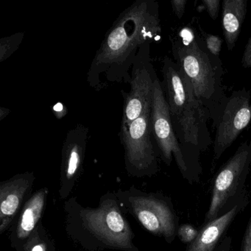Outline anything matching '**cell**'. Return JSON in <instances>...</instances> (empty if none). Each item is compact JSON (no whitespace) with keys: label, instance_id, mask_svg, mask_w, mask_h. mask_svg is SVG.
I'll return each mask as SVG.
<instances>
[{"label":"cell","instance_id":"25","mask_svg":"<svg viewBox=\"0 0 251 251\" xmlns=\"http://www.w3.org/2000/svg\"><path fill=\"white\" fill-rule=\"evenodd\" d=\"M30 251H46V247L44 244H36L31 248Z\"/></svg>","mask_w":251,"mask_h":251},{"label":"cell","instance_id":"9","mask_svg":"<svg viewBox=\"0 0 251 251\" xmlns=\"http://www.w3.org/2000/svg\"><path fill=\"white\" fill-rule=\"evenodd\" d=\"M135 214L142 226L151 233L162 236L168 242L174 240L178 230V217L167 198L139 197L131 199Z\"/></svg>","mask_w":251,"mask_h":251},{"label":"cell","instance_id":"16","mask_svg":"<svg viewBox=\"0 0 251 251\" xmlns=\"http://www.w3.org/2000/svg\"><path fill=\"white\" fill-rule=\"evenodd\" d=\"M24 37V33H18L0 39V62L6 61L19 49Z\"/></svg>","mask_w":251,"mask_h":251},{"label":"cell","instance_id":"7","mask_svg":"<svg viewBox=\"0 0 251 251\" xmlns=\"http://www.w3.org/2000/svg\"><path fill=\"white\" fill-rule=\"evenodd\" d=\"M151 108L129 126H121L120 140L125 150L126 162L139 172H155L157 156L151 140Z\"/></svg>","mask_w":251,"mask_h":251},{"label":"cell","instance_id":"2","mask_svg":"<svg viewBox=\"0 0 251 251\" xmlns=\"http://www.w3.org/2000/svg\"><path fill=\"white\" fill-rule=\"evenodd\" d=\"M161 72V85L176 136L192 167L201 176L200 153L211 144L207 127L209 113L197 99L190 80L174 60L164 57Z\"/></svg>","mask_w":251,"mask_h":251},{"label":"cell","instance_id":"11","mask_svg":"<svg viewBox=\"0 0 251 251\" xmlns=\"http://www.w3.org/2000/svg\"><path fill=\"white\" fill-rule=\"evenodd\" d=\"M249 203V193H244L239 202L224 215L202 224L196 239L186 247L185 251H214L225 237L227 230Z\"/></svg>","mask_w":251,"mask_h":251},{"label":"cell","instance_id":"14","mask_svg":"<svg viewBox=\"0 0 251 251\" xmlns=\"http://www.w3.org/2000/svg\"><path fill=\"white\" fill-rule=\"evenodd\" d=\"M247 0H224L223 2V34L229 51L233 50L246 17Z\"/></svg>","mask_w":251,"mask_h":251},{"label":"cell","instance_id":"18","mask_svg":"<svg viewBox=\"0 0 251 251\" xmlns=\"http://www.w3.org/2000/svg\"><path fill=\"white\" fill-rule=\"evenodd\" d=\"M204 42L208 50L214 56L220 58V52H221L222 45L223 40L221 38L216 35L207 34L204 33Z\"/></svg>","mask_w":251,"mask_h":251},{"label":"cell","instance_id":"19","mask_svg":"<svg viewBox=\"0 0 251 251\" xmlns=\"http://www.w3.org/2000/svg\"><path fill=\"white\" fill-rule=\"evenodd\" d=\"M202 3L206 8L211 18L213 20H217L221 3L220 0H202Z\"/></svg>","mask_w":251,"mask_h":251},{"label":"cell","instance_id":"21","mask_svg":"<svg viewBox=\"0 0 251 251\" xmlns=\"http://www.w3.org/2000/svg\"><path fill=\"white\" fill-rule=\"evenodd\" d=\"M242 251H251V217L242 242Z\"/></svg>","mask_w":251,"mask_h":251},{"label":"cell","instance_id":"17","mask_svg":"<svg viewBox=\"0 0 251 251\" xmlns=\"http://www.w3.org/2000/svg\"><path fill=\"white\" fill-rule=\"evenodd\" d=\"M199 230L195 226L189 224H182L179 226L177 235L183 243L189 245L196 239Z\"/></svg>","mask_w":251,"mask_h":251},{"label":"cell","instance_id":"20","mask_svg":"<svg viewBox=\"0 0 251 251\" xmlns=\"http://www.w3.org/2000/svg\"><path fill=\"white\" fill-rule=\"evenodd\" d=\"M187 0H173L171 1L172 8L176 17L181 20L186 11Z\"/></svg>","mask_w":251,"mask_h":251},{"label":"cell","instance_id":"12","mask_svg":"<svg viewBox=\"0 0 251 251\" xmlns=\"http://www.w3.org/2000/svg\"><path fill=\"white\" fill-rule=\"evenodd\" d=\"M89 134V127L83 124H77L66 135L63 145V157L66 177L68 179L75 176L83 163Z\"/></svg>","mask_w":251,"mask_h":251},{"label":"cell","instance_id":"13","mask_svg":"<svg viewBox=\"0 0 251 251\" xmlns=\"http://www.w3.org/2000/svg\"><path fill=\"white\" fill-rule=\"evenodd\" d=\"M30 180L26 177H18L1 184L0 187V230L6 228L14 217L28 189Z\"/></svg>","mask_w":251,"mask_h":251},{"label":"cell","instance_id":"10","mask_svg":"<svg viewBox=\"0 0 251 251\" xmlns=\"http://www.w3.org/2000/svg\"><path fill=\"white\" fill-rule=\"evenodd\" d=\"M81 214L88 227L105 243L119 248L131 247V230L114 204L105 203L98 209L85 210Z\"/></svg>","mask_w":251,"mask_h":251},{"label":"cell","instance_id":"22","mask_svg":"<svg viewBox=\"0 0 251 251\" xmlns=\"http://www.w3.org/2000/svg\"><path fill=\"white\" fill-rule=\"evenodd\" d=\"M242 65L244 68H251V36L245 46L242 56Z\"/></svg>","mask_w":251,"mask_h":251},{"label":"cell","instance_id":"4","mask_svg":"<svg viewBox=\"0 0 251 251\" xmlns=\"http://www.w3.org/2000/svg\"><path fill=\"white\" fill-rule=\"evenodd\" d=\"M251 166V139L241 144L214 177L212 194L203 223L224 215L239 202L247 189L245 182Z\"/></svg>","mask_w":251,"mask_h":251},{"label":"cell","instance_id":"5","mask_svg":"<svg viewBox=\"0 0 251 251\" xmlns=\"http://www.w3.org/2000/svg\"><path fill=\"white\" fill-rule=\"evenodd\" d=\"M151 123L152 136L164 162L170 165L174 159L185 180L189 183L199 182L201 176L192 167L176 136L170 108L158 77L154 83Z\"/></svg>","mask_w":251,"mask_h":251},{"label":"cell","instance_id":"8","mask_svg":"<svg viewBox=\"0 0 251 251\" xmlns=\"http://www.w3.org/2000/svg\"><path fill=\"white\" fill-rule=\"evenodd\" d=\"M251 122V95L245 88L227 98L217 126L214 140V159H220Z\"/></svg>","mask_w":251,"mask_h":251},{"label":"cell","instance_id":"1","mask_svg":"<svg viewBox=\"0 0 251 251\" xmlns=\"http://www.w3.org/2000/svg\"><path fill=\"white\" fill-rule=\"evenodd\" d=\"M161 27L155 0H136L117 17L105 34L87 74L89 86L97 92L111 83L130 82L132 67L140 50L158 42Z\"/></svg>","mask_w":251,"mask_h":251},{"label":"cell","instance_id":"15","mask_svg":"<svg viewBox=\"0 0 251 251\" xmlns=\"http://www.w3.org/2000/svg\"><path fill=\"white\" fill-rule=\"evenodd\" d=\"M45 201V190H40L26 204L17 228V236L20 239H25L36 227L42 216Z\"/></svg>","mask_w":251,"mask_h":251},{"label":"cell","instance_id":"23","mask_svg":"<svg viewBox=\"0 0 251 251\" xmlns=\"http://www.w3.org/2000/svg\"><path fill=\"white\" fill-rule=\"evenodd\" d=\"M232 245L231 236H225L214 251H230Z\"/></svg>","mask_w":251,"mask_h":251},{"label":"cell","instance_id":"6","mask_svg":"<svg viewBox=\"0 0 251 251\" xmlns=\"http://www.w3.org/2000/svg\"><path fill=\"white\" fill-rule=\"evenodd\" d=\"M147 44L139 51L130 71V92L122 91L124 100L121 126H127L152 108L154 83L158 77Z\"/></svg>","mask_w":251,"mask_h":251},{"label":"cell","instance_id":"24","mask_svg":"<svg viewBox=\"0 0 251 251\" xmlns=\"http://www.w3.org/2000/svg\"><path fill=\"white\" fill-rule=\"evenodd\" d=\"M11 111L8 108L0 107V121H2L4 119L6 118L7 116L10 114Z\"/></svg>","mask_w":251,"mask_h":251},{"label":"cell","instance_id":"3","mask_svg":"<svg viewBox=\"0 0 251 251\" xmlns=\"http://www.w3.org/2000/svg\"><path fill=\"white\" fill-rule=\"evenodd\" d=\"M170 41L175 62L189 77L197 99L217 127L227 99L223 92L221 60L208 50L194 27H181Z\"/></svg>","mask_w":251,"mask_h":251}]
</instances>
